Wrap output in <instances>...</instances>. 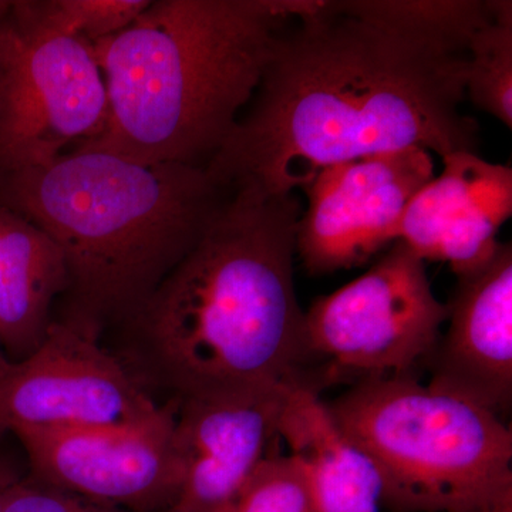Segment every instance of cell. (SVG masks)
Masks as SVG:
<instances>
[{
    "label": "cell",
    "instance_id": "obj_2",
    "mask_svg": "<svg viewBox=\"0 0 512 512\" xmlns=\"http://www.w3.org/2000/svg\"><path fill=\"white\" fill-rule=\"evenodd\" d=\"M301 215L293 192L229 197L120 328L117 357L147 392L164 390L177 403L301 386L322 392L293 282Z\"/></svg>",
    "mask_w": 512,
    "mask_h": 512
},
{
    "label": "cell",
    "instance_id": "obj_5",
    "mask_svg": "<svg viewBox=\"0 0 512 512\" xmlns=\"http://www.w3.org/2000/svg\"><path fill=\"white\" fill-rule=\"evenodd\" d=\"M370 457L393 512H512V431L412 376L353 383L326 403Z\"/></svg>",
    "mask_w": 512,
    "mask_h": 512
},
{
    "label": "cell",
    "instance_id": "obj_1",
    "mask_svg": "<svg viewBox=\"0 0 512 512\" xmlns=\"http://www.w3.org/2000/svg\"><path fill=\"white\" fill-rule=\"evenodd\" d=\"M483 0H311L205 167L229 194H291L323 168L409 147L476 153L461 113Z\"/></svg>",
    "mask_w": 512,
    "mask_h": 512
},
{
    "label": "cell",
    "instance_id": "obj_10",
    "mask_svg": "<svg viewBox=\"0 0 512 512\" xmlns=\"http://www.w3.org/2000/svg\"><path fill=\"white\" fill-rule=\"evenodd\" d=\"M433 178V157L421 147L320 170L302 187L308 208L296 228V254L308 274L355 268L396 244L404 212Z\"/></svg>",
    "mask_w": 512,
    "mask_h": 512
},
{
    "label": "cell",
    "instance_id": "obj_19",
    "mask_svg": "<svg viewBox=\"0 0 512 512\" xmlns=\"http://www.w3.org/2000/svg\"><path fill=\"white\" fill-rule=\"evenodd\" d=\"M0 512H134L26 477L3 487Z\"/></svg>",
    "mask_w": 512,
    "mask_h": 512
},
{
    "label": "cell",
    "instance_id": "obj_11",
    "mask_svg": "<svg viewBox=\"0 0 512 512\" xmlns=\"http://www.w3.org/2000/svg\"><path fill=\"white\" fill-rule=\"evenodd\" d=\"M289 390L178 403L175 440L183 481L167 512L237 511L256 468L278 443Z\"/></svg>",
    "mask_w": 512,
    "mask_h": 512
},
{
    "label": "cell",
    "instance_id": "obj_21",
    "mask_svg": "<svg viewBox=\"0 0 512 512\" xmlns=\"http://www.w3.org/2000/svg\"><path fill=\"white\" fill-rule=\"evenodd\" d=\"M10 360L6 357L5 352H3L2 345H0V375L5 372L6 367L9 366Z\"/></svg>",
    "mask_w": 512,
    "mask_h": 512
},
{
    "label": "cell",
    "instance_id": "obj_9",
    "mask_svg": "<svg viewBox=\"0 0 512 512\" xmlns=\"http://www.w3.org/2000/svg\"><path fill=\"white\" fill-rule=\"evenodd\" d=\"M160 407L99 338L60 319L35 352L0 375V437L131 423Z\"/></svg>",
    "mask_w": 512,
    "mask_h": 512
},
{
    "label": "cell",
    "instance_id": "obj_17",
    "mask_svg": "<svg viewBox=\"0 0 512 512\" xmlns=\"http://www.w3.org/2000/svg\"><path fill=\"white\" fill-rule=\"evenodd\" d=\"M466 96L478 109L512 127V20L491 19L471 39Z\"/></svg>",
    "mask_w": 512,
    "mask_h": 512
},
{
    "label": "cell",
    "instance_id": "obj_3",
    "mask_svg": "<svg viewBox=\"0 0 512 512\" xmlns=\"http://www.w3.org/2000/svg\"><path fill=\"white\" fill-rule=\"evenodd\" d=\"M231 194L202 167L74 148L0 173V204L62 249V319L100 338L121 328L197 245Z\"/></svg>",
    "mask_w": 512,
    "mask_h": 512
},
{
    "label": "cell",
    "instance_id": "obj_4",
    "mask_svg": "<svg viewBox=\"0 0 512 512\" xmlns=\"http://www.w3.org/2000/svg\"><path fill=\"white\" fill-rule=\"evenodd\" d=\"M311 0H157L94 43L107 90L99 136L77 148L207 167L252 100L276 40Z\"/></svg>",
    "mask_w": 512,
    "mask_h": 512
},
{
    "label": "cell",
    "instance_id": "obj_7",
    "mask_svg": "<svg viewBox=\"0 0 512 512\" xmlns=\"http://www.w3.org/2000/svg\"><path fill=\"white\" fill-rule=\"evenodd\" d=\"M106 119V84L93 45L29 35L9 18L0 63V173L56 160L70 144L99 136Z\"/></svg>",
    "mask_w": 512,
    "mask_h": 512
},
{
    "label": "cell",
    "instance_id": "obj_16",
    "mask_svg": "<svg viewBox=\"0 0 512 512\" xmlns=\"http://www.w3.org/2000/svg\"><path fill=\"white\" fill-rule=\"evenodd\" d=\"M150 0H19L9 18L20 32L74 37L94 45L123 32Z\"/></svg>",
    "mask_w": 512,
    "mask_h": 512
},
{
    "label": "cell",
    "instance_id": "obj_14",
    "mask_svg": "<svg viewBox=\"0 0 512 512\" xmlns=\"http://www.w3.org/2000/svg\"><path fill=\"white\" fill-rule=\"evenodd\" d=\"M278 436L301 471L311 512H382L379 471L339 429L318 390H289Z\"/></svg>",
    "mask_w": 512,
    "mask_h": 512
},
{
    "label": "cell",
    "instance_id": "obj_18",
    "mask_svg": "<svg viewBox=\"0 0 512 512\" xmlns=\"http://www.w3.org/2000/svg\"><path fill=\"white\" fill-rule=\"evenodd\" d=\"M235 512H311L301 471L278 443L256 468Z\"/></svg>",
    "mask_w": 512,
    "mask_h": 512
},
{
    "label": "cell",
    "instance_id": "obj_8",
    "mask_svg": "<svg viewBox=\"0 0 512 512\" xmlns=\"http://www.w3.org/2000/svg\"><path fill=\"white\" fill-rule=\"evenodd\" d=\"M178 403L146 419L114 426L16 431L30 477L99 503L134 512H167L183 468L175 440Z\"/></svg>",
    "mask_w": 512,
    "mask_h": 512
},
{
    "label": "cell",
    "instance_id": "obj_20",
    "mask_svg": "<svg viewBox=\"0 0 512 512\" xmlns=\"http://www.w3.org/2000/svg\"><path fill=\"white\" fill-rule=\"evenodd\" d=\"M9 9L6 12L0 13V63H2L3 52H5L6 42H8Z\"/></svg>",
    "mask_w": 512,
    "mask_h": 512
},
{
    "label": "cell",
    "instance_id": "obj_22",
    "mask_svg": "<svg viewBox=\"0 0 512 512\" xmlns=\"http://www.w3.org/2000/svg\"><path fill=\"white\" fill-rule=\"evenodd\" d=\"M10 5H12V2H3V0H0V13L6 12L10 8Z\"/></svg>",
    "mask_w": 512,
    "mask_h": 512
},
{
    "label": "cell",
    "instance_id": "obj_24",
    "mask_svg": "<svg viewBox=\"0 0 512 512\" xmlns=\"http://www.w3.org/2000/svg\"><path fill=\"white\" fill-rule=\"evenodd\" d=\"M2 470H3V468H0V471H2Z\"/></svg>",
    "mask_w": 512,
    "mask_h": 512
},
{
    "label": "cell",
    "instance_id": "obj_23",
    "mask_svg": "<svg viewBox=\"0 0 512 512\" xmlns=\"http://www.w3.org/2000/svg\"><path fill=\"white\" fill-rule=\"evenodd\" d=\"M6 471L2 470L0 471V474H5ZM0 510H2V490H0Z\"/></svg>",
    "mask_w": 512,
    "mask_h": 512
},
{
    "label": "cell",
    "instance_id": "obj_6",
    "mask_svg": "<svg viewBox=\"0 0 512 512\" xmlns=\"http://www.w3.org/2000/svg\"><path fill=\"white\" fill-rule=\"evenodd\" d=\"M447 303L431 289L426 262L402 241L362 276L305 312L306 346L323 387L338 380L412 376L429 362Z\"/></svg>",
    "mask_w": 512,
    "mask_h": 512
},
{
    "label": "cell",
    "instance_id": "obj_12",
    "mask_svg": "<svg viewBox=\"0 0 512 512\" xmlns=\"http://www.w3.org/2000/svg\"><path fill=\"white\" fill-rule=\"evenodd\" d=\"M447 330L430 356V386L504 420L512 406V247L457 276Z\"/></svg>",
    "mask_w": 512,
    "mask_h": 512
},
{
    "label": "cell",
    "instance_id": "obj_13",
    "mask_svg": "<svg viewBox=\"0 0 512 512\" xmlns=\"http://www.w3.org/2000/svg\"><path fill=\"white\" fill-rule=\"evenodd\" d=\"M512 215V170L476 153L448 154L410 202L400 228L424 262H446L456 276L476 271L500 248L497 235Z\"/></svg>",
    "mask_w": 512,
    "mask_h": 512
},
{
    "label": "cell",
    "instance_id": "obj_15",
    "mask_svg": "<svg viewBox=\"0 0 512 512\" xmlns=\"http://www.w3.org/2000/svg\"><path fill=\"white\" fill-rule=\"evenodd\" d=\"M69 288L62 249L25 217L0 204V345L10 362L46 339L57 296Z\"/></svg>",
    "mask_w": 512,
    "mask_h": 512
}]
</instances>
